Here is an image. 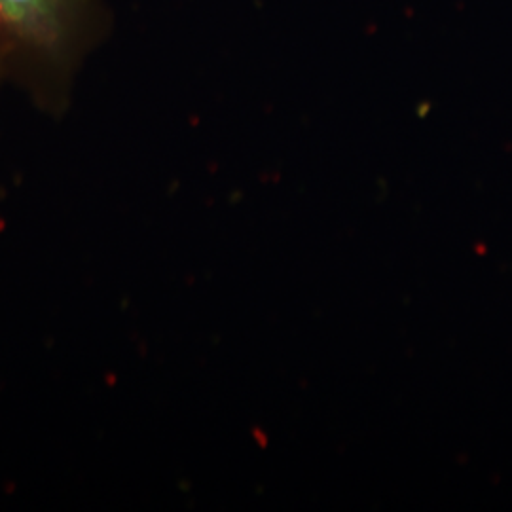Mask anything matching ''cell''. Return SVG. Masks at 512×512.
I'll return each instance as SVG.
<instances>
[{"mask_svg":"<svg viewBox=\"0 0 512 512\" xmlns=\"http://www.w3.org/2000/svg\"><path fill=\"white\" fill-rule=\"evenodd\" d=\"M105 0H0V82L59 103L107 35Z\"/></svg>","mask_w":512,"mask_h":512,"instance_id":"6da1fadb","label":"cell"}]
</instances>
